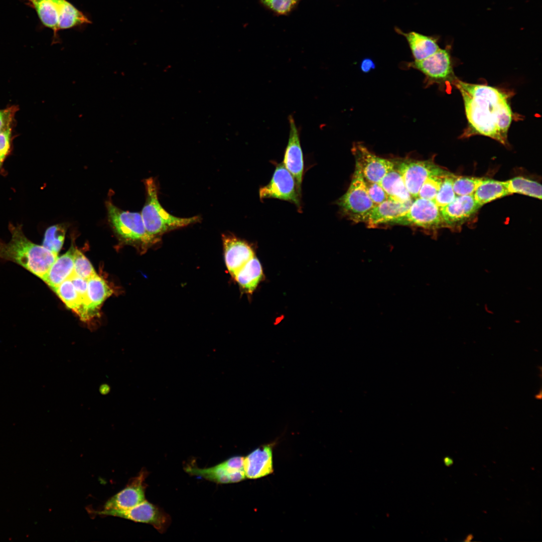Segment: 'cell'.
Wrapping results in <instances>:
<instances>
[{"label": "cell", "instance_id": "obj_30", "mask_svg": "<svg viewBox=\"0 0 542 542\" xmlns=\"http://www.w3.org/2000/svg\"><path fill=\"white\" fill-rule=\"evenodd\" d=\"M484 178L454 175L453 188L456 196L473 195Z\"/></svg>", "mask_w": 542, "mask_h": 542}, {"label": "cell", "instance_id": "obj_1", "mask_svg": "<svg viewBox=\"0 0 542 542\" xmlns=\"http://www.w3.org/2000/svg\"><path fill=\"white\" fill-rule=\"evenodd\" d=\"M452 84L461 94L468 121L461 138L482 135L507 145L514 116L508 94L501 89L458 78Z\"/></svg>", "mask_w": 542, "mask_h": 542}, {"label": "cell", "instance_id": "obj_27", "mask_svg": "<svg viewBox=\"0 0 542 542\" xmlns=\"http://www.w3.org/2000/svg\"><path fill=\"white\" fill-rule=\"evenodd\" d=\"M504 182L509 195L517 193L541 199V185L536 181L519 176Z\"/></svg>", "mask_w": 542, "mask_h": 542}, {"label": "cell", "instance_id": "obj_21", "mask_svg": "<svg viewBox=\"0 0 542 542\" xmlns=\"http://www.w3.org/2000/svg\"><path fill=\"white\" fill-rule=\"evenodd\" d=\"M389 199L404 202L414 199L409 192L399 172L394 167L378 182Z\"/></svg>", "mask_w": 542, "mask_h": 542}, {"label": "cell", "instance_id": "obj_32", "mask_svg": "<svg viewBox=\"0 0 542 542\" xmlns=\"http://www.w3.org/2000/svg\"><path fill=\"white\" fill-rule=\"evenodd\" d=\"M450 173L448 172L444 174L433 175L428 177L422 185L418 197L434 201L444 177Z\"/></svg>", "mask_w": 542, "mask_h": 542}, {"label": "cell", "instance_id": "obj_17", "mask_svg": "<svg viewBox=\"0 0 542 542\" xmlns=\"http://www.w3.org/2000/svg\"><path fill=\"white\" fill-rule=\"evenodd\" d=\"M225 261L230 274L233 276L254 255L251 246L245 241L232 235L222 236Z\"/></svg>", "mask_w": 542, "mask_h": 542}, {"label": "cell", "instance_id": "obj_42", "mask_svg": "<svg viewBox=\"0 0 542 542\" xmlns=\"http://www.w3.org/2000/svg\"><path fill=\"white\" fill-rule=\"evenodd\" d=\"M5 158V157L0 155V166L1 165L2 162L4 160Z\"/></svg>", "mask_w": 542, "mask_h": 542}, {"label": "cell", "instance_id": "obj_22", "mask_svg": "<svg viewBox=\"0 0 542 542\" xmlns=\"http://www.w3.org/2000/svg\"><path fill=\"white\" fill-rule=\"evenodd\" d=\"M402 34L408 42L415 61L425 59L440 49L436 40L432 37L415 32Z\"/></svg>", "mask_w": 542, "mask_h": 542}, {"label": "cell", "instance_id": "obj_8", "mask_svg": "<svg viewBox=\"0 0 542 542\" xmlns=\"http://www.w3.org/2000/svg\"><path fill=\"white\" fill-rule=\"evenodd\" d=\"M260 200L276 198L294 204L301 209V192L295 180L283 164H278L269 183L259 190Z\"/></svg>", "mask_w": 542, "mask_h": 542}, {"label": "cell", "instance_id": "obj_12", "mask_svg": "<svg viewBox=\"0 0 542 542\" xmlns=\"http://www.w3.org/2000/svg\"><path fill=\"white\" fill-rule=\"evenodd\" d=\"M148 474V471L143 468L136 476L130 479L122 490L108 499L101 509L126 510L145 501L147 487L145 480Z\"/></svg>", "mask_w": 542, "mask_h": 542}, {"label": "cell", "instance_id": "obj_36", "mask_svg": "<svg viewBox=\"0 0 542 542\" xmlns=\"http://www.w3.org/2000/svg\"><path fill=\"white\" fill-rule=\"evenodd\" d=\"M72 282L76 291H77L81 301V305L79 310L84 306L87 298V280L78 277L73 274L69 278Z\"/></svg>", "mask_w": 542, "mask_h": 542}, {"label": "cell", "instance_id": "obj_25", "mask_svg": "<svg viewBox=\"0 0 542 542\" xmlns=\"http://www.w3.org/2000/svg\"><path fill=\"white\" fill-rule=\"evenodd\" d=\"M58 13V29H69L74 26L90 23L89 20L66 0H54Z\"/></svg>", "mask_w": 542, "mask_h": 542}, {"label": "cell", "instance_id": "obj_23", "mask_svg": "<svg viewBox=\"0 0 542 542\" xmlns=\"http://www.w3.org/2000/svg\"><path fill=\"white\" fill-rule=\"evenodd\" d=\"M233 277L242 289L247 293H252L262 277V269L259 260L253 256Z\"/></svg>", "mask_w": 542, "mask_h": 542}, {"label": "cell", "instance_id": "obj_4", "mask_svg": "<svg viewBox=\"0 0 542 542\" xmlns=\"http://www.w3.org/2000/svg\"><path fill=\"white\" fill-rule=\"evenodd\" d=\"M106 205L110 225L124 241L143 247L156 242L147 233L141 213L122 210L110 202Z\"/></svg>", "mask_w": 542, "mask_h": 542}, {"label": "cell", "instance_id": "obj_13", "mask_svg": "<svg viewBox=\"0 0 542 542\" xmlns=\"http://www.w3.org/2000/svg\"><path fill=\"white\" fill-rule=\"evenodd\" d=\"M352 152L355 160V167L368 182H379L394 168L393 162L376 156L362 144L353 145Z\"/></svg>", "mask_w": 542, "mask_h": 542}, {"label": "cell", "instance_id": "obj_16", "mask_svg": "<svg viewBox=\"0 0 542 542\" xmlns=\"http://www.w3.org/2000/svg\"><path fill=\"white\" fill-rule=\"evenodd\" d=\"M113 291L103 279L97 274L87 280L86 301L77 314L84 321L96 316L103 302Z\"/></svg>", "mask_w": 542, "mask_h": 542}, {"label": "cell", "instance_id": "obj_28", "mask_svg": "<svg viewBox=\"0 0 542 542\" xmlns=\"http://www.w3.org/2000/svg\"><path fill=\"white\" fill-rule=\"evenodd\" d=\"M53 291L68 308L77 312L81 305V301L70 279L63 282Z\"/></svg>", "mask_w": 542, "mask_h": 542}, {"label": "cell", "instance_id": "obj_24", "mask_svg": "<svg viewBox=\"0 0 542 542\" xmlns=\"http://www.w3.org/2000/svg\"><path fill=\"white\" fill-rule=\"evenodd\" d=\"M509 195L504 181L484 178L473 196L477 204L481 207L486 203Z\"/></svg>", "mask_w": 542, "mask_h": 542}, {"label": "cell", "instance_id": "obj_37", "mask_svg": "<svg viewBox=\"0 0 542 542\" xmlns=\"http://www.w3.org/2000/svg\"><path fill=\"white\" fill-rule=\"evenodd\" d=\"M15 108L11 107L0 110V132L9 129L15 112Z\"/></svg>", "mask_w": 542, "mask_h": 542}, {"label": "cell", "instance_id": "obj_15", "mask_svg": "<svg viewBox=\"0 0 542 542\" xmlns=\"http://www.w3.org/2000/svg\"><path fill=\"white\" fill-rule=\"evenodd\" d=\"M290 133L283 164L294 177L301 192L304 172V160L299 134L294 118L289 116Z\"/></svg>", "mask_w": 542, "mask_h": 542}, {"label": "cell", "instance_id": "obj_35", "mask_svg": "<svg viewBox=\"0 0 542 542\" xmlns=\"http://www.w3.org/2000/svg\"><path fill=\"white\" fill-rule=\"evenodd\" d=\"M265 6L280 14L290 12L296 3V0H261Z\"/></svg>", "mask_w": 542, "mask_h": 542}, {"label": "cell", "instance_id": "obj_20", "mask_svg": "<svg viewBox=\"0 0 542 542\" xmlns=\"http://www.w3.org/2000/svg\"><path fill=\"white\" fill-rule=\"evenodd\" d=\"M74 249L72 245L65 254L57 257L43 279L53 291L74 274Z\"/></svg>", "mask_w": 542, "mask_h": 542}, {"label": "cell", "instance_id": "obj_34", "mask_svg": "<svg viewBox=\"0 0 542 542\" xmlns=\"http://www.w3.org/2000/svg\"><path fill=\"white\" fill-rule=\"evenodd\" d=\"M365 183L369 196L375 205L389 199L387 194L378 183L370 182L366 180Z\"/></svg>", "mask_w": 542, "mask_h": 542}, {"label": "cell", "instance_id": "obj_18", "mask_svg": "<svg viewBox=\"0 0 542 542\" xmlns=\"http://www.w3.org/2000/svg\"><path fill=\"white\" fill-rule=\"evenodd\" d=\"M414 199L400 202L390 199L375 205L367 214L363 222L373 228L384 224H391L403 215L409 209Z\"/></svg>", "mask_w": 542, "mask_h": 542}, {"label": "cell", "instance_id": "obj_33", "mask_svg": "<svg viewBox=\"0 0 542 542\" xmlns=\"http://www.w3.org/2000/svg\"><path fill=\"white\" fill-rule=\"evenodd\" d=\"M74 274L86 280L96 275L90 262L77 248L74 252Z\"/></svg>", "mask_w": 542, "mask_h": 542}, {"label": "cell", "instance_id": "obj_5", "mask_svg": "<svg viewBox=\"0 0 542 542\" xmlns=\"http://www.w3.org/2000/svg\"><path fill=\"white\" fill-rule=\"evenodd\" d=\"M342 213L350 220L363 222L368 212L375 206L368 194L365 179L356 167L346 193L337 201Z\"/></svg>", "mask_w": 542, "mask_h": 542}, {"label": "cell", "instance_id": "obj_19", "mask_svg": "<svg viewBox=\"0 0 542 542\" xmlns=\"http://www.w3.org/2000/svg\"><path fill=\"white\" fill-rule=\"evenodd\" d=\"M273 445H263L244 457L243 468L246 478L257 479L273 473Z\"/></svg>", "mask_w": 542, "mask_h": 542}, {"label": "cell", "instance_id": "obj_2", "mask_svg": "<svg viewBox=\"0 0 542 542\" xmlns=\"http://www.w3.org/2000/svg\"><path fill=\"white\" fill-rule=\"evenodd\" d=\"M9 229L10 241L5 243L0 240V258L20 265L43 280L58 254L28 239L20 225L11 224Z\"/></svg>", "mask_w": 542, "mask_h": 542}, {"label": "cell", "instance_id": "obj_38", "mask_svg": "<svg viewBox=\"0 0 542 542\" xmlns=\"http://www.w3.org/2000/svg\"><path fill=\"white\" fill-rule=\"evenodd\" d=\"M11 128L0 132V155L6 157L10 148Z\"/></svg>", "mask_w": 542, "mask_h": 542}, {"label": "cell", "instance_id": "obj_39", "mask_svg": "<svg viewBox=\"0 0 542 542\" xmlns=\"http://www.w3.org/2000/svg\"><path fill=\"white\" fill-rule=\"evenodd\" d=\"M361 69L364 72H368L371 69L373 68L374 63L373 61L370 59H365L361 63Z\"/></svg>", "mask_w": 542, "mask_h": 542}, {"label": "cell", "instance_id": "obj_31", "mask_svg": "<svg viewBox=\"0 0 542 542\" xmlns=\"http://www.w3.org/2000/svg\"><path fill=\"white\" fill-rule=\"evenodd\" d=\"M454 175V174L450 173L444 177L440 189L434 200V201L440 208L451 203L456 197L453 188Z\"/></svg>", "mask_w": 542, "mask_h": 542}, {"label": "cell", "instance_id": "obj_41", "mask_svg": "<svg viewBox=\"0 0 542 542\" xmlns=\"http://www.w3.org/2000/svg\"><path fill=\"white\" fill-rule=\"evenodd\" d=\"M443 461L445 466L447 467L451 466L454 463L453 459L448 456L444 457Z\"/></svg>", "mask_w": 542, "mask_h": 542}, {"label": "cell", "instance_id": "obj_26", "mask_svg": "<svg viewBox=\"0 0 542 542\" xmlns=\"http://www.w3.org/2000/svg\"><path fill=\"white\" fill-rule=\"evenodd\" d=\"M34 8L42 23L54 33L58 31V13L54 0H27Z\"/></svg>", "mask_w": 542, "mask_h": 542}, {"label": "cell", "instance_id": "obj_29", "mask_svg": "<svg viewBox=\"0 0 542 542\" xmlns=\"http://www.w3.org/2000/svg\"><path fill=\"white\" fill-rule=\"evenodd\" d=\"M66 227L64 224H56L46 230L42 245L58 254L64 243Z\"/></svg>", "mask_w": 542, "mask_h": 542}, {"label": "cell", "instance_id": "obj_14", "mask_svg": "<svg viewBox=\"0 0 542 542\" xmlns=\"http://www.w3.org/2000/svg\"><path fill=\"white\" fill-rule=\"evenodd\" d=\"M473 195L457 196L453 201L440 208L445 227L458 228L479 209Z\"/></svg>", "mask_w": 542, "mask_h": 542}, {"label": "cell", "instance_id": "obj_6", "mask_svg": "<svg viewBox=\"0 0 542 542\" xmlns=\"http://www.w3.org/2000/svg\"><path fill=\"white\" fill-rule=\"evenodd\" d=\"M93 514L114 516L152 525L160 533L164 532L171 523L170 515L159 507L145 500L138 505L123 510H98Z\"/></svg>", "mask_w": 542, "mask_h": 542}, {"label": "cell", "instance_id": "obj_10", "mask_svg": "<svg viewBox=\"0 0 542 542\" xmlns=\"http://www.w3.org/2000/svg\"><path fill=\"white\" fill-rule=\"evenodd\" d=\"M394 167L400 174L412 198L418 197L419 190L430 176L444 174L448 171L431 160H403Z\"/></svg>", "mask_w": 542, "mask_h": 542}, {"label": "cell", "instance_id": "obj_7", "mask_svg": "<svg viewBox=\"0 0 542 542\" xmlns=\"http://www.w3.org/2000/svg\"><path fill=\"white\" fill-rule=\"evenodd\" d=\"M244 457H232L212 467L200 468L193 464H188L184 470L188 474L196 476L218 484L236 483L245 477L243 468Z\"/></svg>", "mask_w": 542, "mask_h": 542}, {"label": "cell", "instance_id": "obj_9", "mask_svg": "<svg viewBox=\"0 0 542 542\" xmlns=\"http://www.w3.org/2000/svg\"><path fill=\"white\" fill-rule=\"evenodd\" d=\"M392 224L412 225L427 229L445 227L440 208L433 200L414 199L407 212Z\"/></svg>", "mask_w": 542, "mask_h": 542}, {"label": "cell", "instance_id": "obj_11", "mask_svg": "<svg viewBox=\"0 0 542 542\" xmlns=\"http://www.w3.org/2000/svg\"><path fill=\"white\" fill-rule=\"evenodd\" d=\"M409 65L422 72L429 83L449 82L453 84L457 78L454 75L450 54L446 49L440 48L428 57L414 61Z\"/></svg>", "mask_w": 542, "mask_h": 542}, {"label": "cell", "instance_id": "obj_3", "mask_svg": "<svg viewBox=\"0 0 542 542\" xmlns=\"http://www.w3.org/2000/svg\"><path fill=\"white\" fill-rule=\"evenodd\" d=\"M146 200L141 215L146 231L156 242L164 233L200 220L199 216L181 218L173 216L161 205L158 199V188L153 178L145 181Z\"/></svg>", "mask_w": 542, "mask_h": 542}, {"label": "cell", "instance_id": "obj_40", "mask_svg": "<svg viewBox=\"0 0 542 542\" xmlns=\"http://www.w3.org/2000/svg\"><path fill=\"white\" fill-rule=\"evenodd\" d=\"M99 390L101 394L106 395L109 392L110 387L108 384L104 383L99 386Z\"/></svg>", "mask_w": 542, "mask_h": 542}]
</instances>
